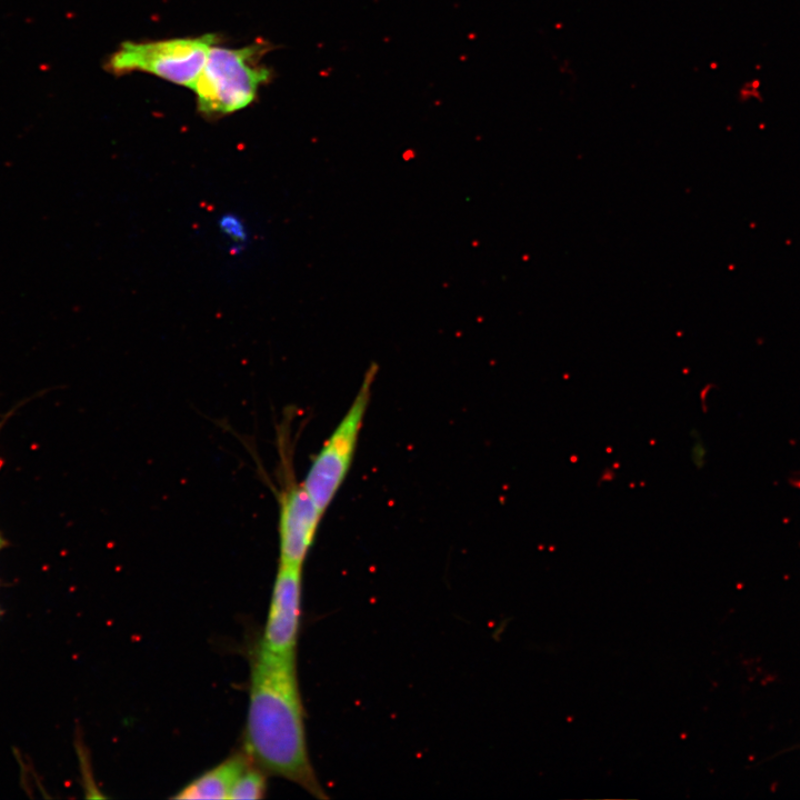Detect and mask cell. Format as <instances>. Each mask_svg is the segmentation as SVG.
<instances>
[{
	"label": "cell",
	"instance_id": "cell-3",
	"mask_svg": "<svg viewBox=\"0 0 800 800\" xmlns=\"http://www.w3.org/2000/svg\"><path fill=\"white\" fill-rule=\"evenodd\" d=\"M377 371L374 364L366 371L354 399L319 452L312 458L302 481L323 514L336 498L353 462Z\"/></svg>",
	"mask_w": 800,
	"mask_h": 800
},
{
	"label": "cell",
	"instance_id": "cell-8",
	"mask_svg": "<svg viewBox=\"0 0 800 800\" xmlns=\"http://www.w3.org/2000/svg\"><path fill=\"white\" fill-rule=\"evenodd\" d=\"M267 790L266 776L258 767L248 766L236 780L229 799H261Z\"/></svg>",
	"mask_w": 800,
	"mask_h": 800
},
{
	"label": "cell",
	"instance_id": "cell-10",
	"mask_svg": "<svg viewBox=\"0 0 800 800\" xmlns=\"http://www.w3.org/2000/svg\"><path fill=\"white\" fill-rule=\"evenodd\" d=\"M1 544H2V541H1V538H0V548H1Z\"/></svg>",
	"mask_w": 800,
	"mask_h": 800
},
{
	"label": "cell",
	"instance_id": "cell-6",
	"mask_svg": "<svg viewBox=\"0 0 800 800\" xmlns=\"http://www.w3.org/2000/svg\"><path fill=\"white\" fill-rule=\"evenodd\" d=\"M302 566L279 561L260 642L269 652L296 657L301 617Z\"/></svg>",
	"mask_w": 800,
	"mask_h": 800
},
{
	"label": "cell",
	"instance_id": "cell-5",
	"mask_svg": "<svg viewBox=\"0 0 800 800\" xmlns=\"http://www.w3.org/2000/svg\"><path fill=\"white\" fill-rule=\"evenodd\" d=\"M280 454L278 502L279 561L303 566L314 542L323 513L317 508L302 481L294 476L291 450L284 428L278 432Z\"/></svg>",
	"mask_w": 800,
	"mask_h": 800
},
{
	"label": "cell",
	"instance_id": "cell-9",
	"mask_svg": "<svg viewBox=\"0 0 800 800\" xmlns=\"http://www.w3.org/2000/svg\"><path fill=\"white\" fill-rule=\"evenodd\" d=\"M738 98L743 100L761 98V91L758 81H747L739 89Z\"/></svg>",
	"mask_w": 800,
	"mask_h": 800
},
{
	"label": "cell",
	"instance_id": "cell-7",
	"mask_svg": "<svg viewBox=\"0 0 800 800\" xmlns=\"http://www.w3.org/2000/svg\"><path fill=\"white\" fill-rule=\"evenodd\" d=\"M249 766V757L234 754L202 773L173 798L176 799H229L238 777Z\"/></svg>",
	"mask_w": 800,
	"mask_h": 800
},
{
	"label": "cell",
	"instance_id": "cell-2",
	"mask_svg": "<svg viewBox=\"0 0 800 800\" xmlns=\"http://www.w3.org/2000/svg\"><path fill=\"white\" fill-rule=\"evenodd\" d=\"M267 43L241 48L213 44L191 89L199 111L207 117L226 116L253 102L261 86L271 78L262 62Z\"/></svg>",
	"mask_w": 800,
	"mask_h": 800
},
{
	"label": "cell",
	"instance_id": "cell-4",
	"mask_svg": "<svg viewBox=\"0 0 800 800\" xmlns=\"http://www.w3.org/2000/svg\"><path fill=\"white\" fill-rule=\"evenodd\" d=\"M214 43V34L124 42L109 58L108 68L117 73L148 72L191 89Z\"/></svg>",
	"mask_w": 800,
	"mask_h": 800
},
{
	"label": "cell",
	"instance_id": "cell-1",
	"mask_svg": "<svg viewBox=\"0 0 800 800\" xmlns=\"http://www.w3.org/2000/svg\"><path fill=\"white\" fill-rule=\"evenodd\" d=\"M246 750L262 771L328 799L309 759L296 657L273 654L260 644L250 667Z\"/></svg>",
	"mask_w": 800,
	"mask_h": 800
}]
</instances>
